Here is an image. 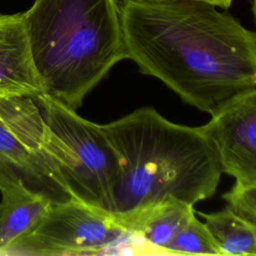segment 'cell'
I'll return each instance as SVG.
<instances>
[{
  "label": "cell",
  "mask_w": 256,
  "mask_h": 256,
  "mask_svg": "<svg viewBox=\"0 0 256 256\" xmlns=\"http://www.w3.org/2000/svg\"><path fill=\"white\" fill-rule=\"evenodd\" d=\"M126 58L183 101L215 114L256 88V32L214 5L119 1Z\"/></svg>",
  "instance_id": "1"
},
{
  "label": "cell",
  "mask_w": 256,
  "mask_h": 256,
  "mask_svg": "<svg viewBox=\"0 0 256 256\" xmlns=\"http://www.w3.org/2000/svg\"><path fill=\"white\" fill-rule=\"evenodd\" d=\"M103 128L120 159L113 215L126 229L168 197L194 206L216 192L223 170L201 126L173 123L146 106Z\"/></svg>",
  "instance_id": "2"
},
{
  "label": "cell",
  "mask_w": 256,
  "mask_h": 256,
  "mask_svg": "<svg viewBox=\"0 0 256 256\" xmlns=\"http://www.w3.org/2000/svg\"><path fill=\"white\" fill-rule=\"evenodd\" d=\"M23 17L44 92L74 110L126 59L118 0H34Z\"/></svg>",
  "instance_id": "3"
},
{
  "label": "cell",
  "mask_w": 256,
  "mask_h": 256,
  "mask_svg": "<svg viewBox=\"0 0 256 256\" xmlns=\"http://www.w3.org/2000/svg\"><path fill=\"white\" fill-rule=\"evenodd\" d=\"M46 124L45 148L74 199L113 215L120 159L103 125L49 94L35 97Z\"/></svg>",
  "instance_id": "4"
},
{
  "label": "cell",
  "mask_w": 256,
  "mask_h": 256,
  "mask_svg": "<svg viewBox=\"0 0 256 256\" xmlns=\"http://www.w3.org/2000/svg\"><path fill=\"white\" fill-rule=\"evenodd\" d=\"M45 134L35 98L0 91V190L22 186L51 203L73 199L45 148Z\"/></svg>",
  "instance_id": "5"
},
{
  "label": "cell",
  "mask_w": 256,
  "mask_h": 256,
  "mask_svg": "<svg viewBox=\"0 0 256 256\" xmlns=\"http://www.w3.org/2000/svg\"><path fill=\"white\" fill-rule=\"evenodd\" d=\"M128 231L111 213L73 198L52 203L42 220L0 255L114 254Z\"/></svg>",
  "instance_id": "6"
},
{
  "label": "cell",
  "mask_w": 256,
  "mask_h": 256,
  "mask_svg": "<svg viewBox=\"0 0 256 256\" xmlns=\"http://www.w3.org/2000/svg\"><path fill=\"white\" fill-rule=\"evenodd\" d=\"M201 127L223 173L242 183L256 182V88L227 103Z\"/></svg>",
  "instance_id": "7"
},
{
  "label": "cell",
  "mask_w": 256,
  "mask_h": 256,
  "mask_svg": "<svg viewBox=\"0 0 256 256\" xmlns=\"http://www.w3.org/2000/svg\"><path fill=\"white\" fill-rule=\"evenodd\" d=\"M0 91L33 98L45 93L32 57L23 12L0 13Z\"/></svg>",
  "instance_id": "8"
},
{
  "label": "cell",
  "mask_w": 256,
  "mask_h": 256,
  "mask_svg": "<svg viewBox=\"0 0 256 256\" xmlns=\"http://www.w3.org/2000/svg\"><path fill=\"white\" fill-rule=\"evenodd\" d=\"M0 249L30 232L46 215L51 202L22 186L0 190Z\"/></svg>",
  "instance_id": "9"
},
{
  "label": "cell",
  "mask_w": 256,
  "mask_h": 256,
  "mask_svg": "<svg viewBox=\"0 0 256 256\" xmlns=\"http://www.w3.org/2000/svg\"><path fill=\"white\" fill-rule=\"evenodd\" d=\"M193 214V205L168 197L143 212L127 230L140 235L163 254L171 255L167 250L169 243Z\"/></svg>",
  "instance_id": "10"
},
{
  "label": "cell",
  "mask_w": 256,
  "mask_h": 256,
  "mask_svg": "<svg viewBox=\"0 0 256 256\" xmlns=\"http://www.w3.org/2000/svg\"><path fill=\"white\" fill-rule=\"evenodd\" d=\"M213 235L223 255H256V224L230 206L213 213L197 212Z\"/></svg>",
  "instance_id": "11"
},
{
  "label": "cell",
  "mask_w": 256,
  "mask_h": 256,
  "mask_svg": "<svg viewBox=\"0 0 256 256\" xmlns=\"http://www.w3.org/2000/svg\"><path fill=\"white\" fill-rule=\"evenodd\" d=\"M167 250L171 255H223L206 224L201 222L195 214L189 218L174 236Z\"/></svg>",
  "instance_id": "12"
},
{
  "label": "cell",
  "mask_w": 256,
  "mask_h": 256,
  "mask_svg": "<svg viewBox=\"0 0 256 256\" xmlns=\"http://www.w3.org/2000/svg\"><path fill=\"white\" fill-rule=\"evenodd\" d=\"M222 197L228 206L256 224V182L235 181Z\"/></svg>",
  "instance_id": "13"
},
{
  "label": "cell",
  "mask_w": 256,
  "mask_h": 256,
  "mask_svg": "<svg viewBox=\"0 0 256 256\" xmlns=\"http://www.w3.org/2000/svg\"><path fill=\"white\" fill-rule=\"evenodd\" d=\"M142 1H163V0H142ZM190 1H199V2H206L209 4H212L216 7L227 9L230 7L232 0H190Z\"/></svg>",
  "instance_id": "14"
},
{
  "label": "cell",
  "mask_w": 256,
  "mask_h": 256,
  "mask_svg": "<svg viewBox=\"0 0 256 256\" xmlns=\"http://www.w3.org/2000/svg\"><path fill=\"white\" fill-rule=\"evenodd\" d=\"M252 11H253V15L256 23V0H252Z\"/></svg>",
  "instance_id": "15"
}]
</instances>
